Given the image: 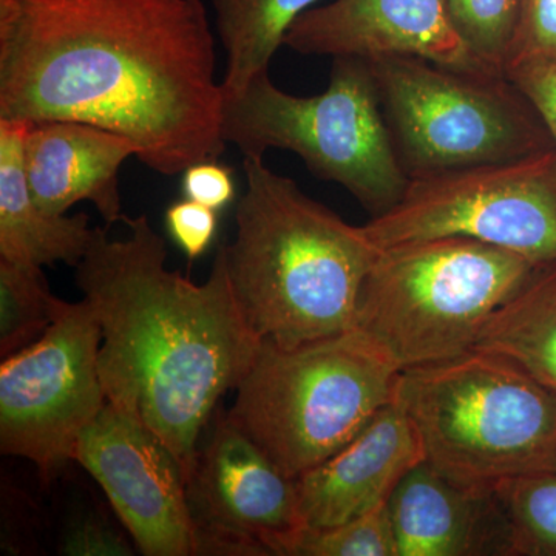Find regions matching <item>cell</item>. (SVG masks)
Returning a JSON list of instances; mask_svg holds the SVG:
<instances>
[{"instance_id": "6da1fadb", "label": "cell", "mask_w": 556, "mask_h": 556, "mask_svg": "<svg viewBox=\"0 0 556 556\" xmlns=\"http://www.w3.org/2000/svg\"><path fill=\"white\" fill-rule=\"evenodd\" d=\"M215 39L201 0H0V121H80L164 177L217 160Z\"/></svg>"}, {"instance_id": "7a4b0ae2", "label": "cell", "mask_w": 556, "mask_h": 556, "mask_svg": "<svg viewBox=\"0 0 556 556\" xmlns=\"http://www.w3.org/2000/svg\"><path fill=\"white\" fill-rule=\"evenodd\" d=\"M123 222V240L97 228L76 283L101 325L108 402L148 426L188 481L219 399L239 387L262 340L237 308L218 254L206 283H193L166 268V240L146 215Z\"/></svg>"}, {"instance_id": "3957f363", "label": "cell", "mask_w": 556, "mask_h": 556, "mask_svg": "<svg viewBox=\"0 0 556 556\" xmlns=\"http://www.w3.org/2000/svg\"><path fill=\"white\" fill-rule=\"evenodd\" d=\"M236 239L217 254L237 308L260 340L294 348L353 328L380 248L265 159L244 156Z\"/></svg>"}, {"instance_id": "277c9868", "label": "cell", "mask_w": 556, "mask_h": 556, "mask_svg": "<svg viewBox=\"0 0 556 556\" xmlns=\"http://www.w3.org/2000/svg\"><path fill=\"white\" fill-rule=\"evenodd\" d=\"M396 396L424 463L457 484L495 492L556 470V393L510 358L473 348L405 369Z\"/></svg>"}, {"instance_id": "5b68a950", "label": "cell", "mask_w": 556, "mask_h": 556, "mask_svg": "<svg viewBox=\"0 0 556 556\" xmlns=\"http://www.w3.org/2000/svg\"><path fill=\"white\" fill-rule=\"evenodd\" d=\"M538 268L466 237L380 248L362 285L353 329L401 372L448 361L477 348L490 318Z\"/></svg>"}, {"instance_id": "8992f818", "label": "cell", "mask_w": 556, "mask_h": 556, "mask_svg": "<svg viewBox=\"0 0 556 556\" xmlns=\"http://www.w3.org/2000/svg\"><path fill=\"white\" fill-rule=\"evenodd\" d=\"M399 376L353 328L294 348L262 340L228 413L281 473L298 479L393 401Z\"/></svg>"}, {"instance_id": "52a82bcc", "label": "cell", "mask_w": 556, "mask_h": 556, "mask_svg": "<svg viewBox=\"0 0 556 556\" xmlns=\"http://www.w3.org/2000/svg\"><path fill=\"white\" fill-rule=\"evenodd\" d=\"M223 138L243 156L289 150L317 178L338 182L371 218L396 206L409 179L388 134L371 65L332 58L327 90L295 97L262 73L239 97L223 101Z\"/></svg>"}, {"instance_id": "ba28073f", "label": "cell", "mask_w": 556, "mask_h": 556, "mask_svg": "<svg viewBox=\"0 0 556 556\" xmlns=\"http://www.w3.org/2000/svg\"><path fill=\"white\" fill-rule=\"evenodd\" d=\"M368 62L408 179L555 149L536 109L507 75L444 67L419 56Z\"/></svg>"}, {"instance_id": "9c48e42d", "label": "cell", "mask_w": 556, "mask_h": 556, "mask_svg": "<svg viewBox=\"0 0 556 556\" xmlns=\"http://www.w3.org/2000/svg\"><path fill=\"white\" fill-rule=\"evenodd\" d=\"M378 248L466 237L536 266L556 263V149L409 179L401 201L364 225Z\"/></svg>"}, {"instance_id": "30bf717a", "label": "cell", "mask_w": 556, "mask_h": 556, "mask_svg": "<svg viewBox=\"0 0 556 556\" xmlns=\"http://www.w3.org/2000/svg\"><path fill=\"white\" fill-rule=\"evenodd\" d=\"M101 325L86 299L60 309L46 334L0 365V452L51 479L75 463L80 434L108 404Z\"/></svg>"}, {"instance_id": "8fae6325", "label": "cell", "mask_w": 556, "mask_h": 556, "mask_svg": "<svg viewBox=\"0 0 556 556\" xmlns=\"http://www.w3.org/2000/svg\"><path fill=\"white\" fill-rule=\"evenodd\" d=\"M188 503L199 555L288 556L306 527L298 481L281 473L223 407L197 448Z\"/></svg>"}, {"instance_id": "7c38bea8", "label": "cell", "mask_w": 556, "mask_h": 556, "mask_svg": "<svg viewBox=\"0 0 556 556\" xmlns=\"http://www.w3.org/2000/svg\"><path fill=\"white\" fill-rule=\"evenodd\" d=\"M75 463L104 490L142 555H199L185 471L137 417L108 402L80 434Z\"/></svg>"}, {"instance_id": "4fadbf2b", "label": "cell", "mask_w": 556, "mask_h": 556, "mask_svg": "<svg viewBox=\"0 0 556 556\" xmlns=\"http://www.w3.org/2000/svg\"><path fill=\"white\" fill-rule=\"evenodd\" d=\"M285 46L306 56H419L444 67L489 72L457 36L445 0H334L305 11Z\"/></svg>"}, {"instance_id": "5bb4252c", "label": "cell", "mask_w": 556, "mask_h": 556, "mask_svg": "<svg viewBox=\"0 0 556 556\" xmlns=\"http://www.w3.org/2000/svg\"><path fill=\"white\" fill-rule=\"evenodd\" d=\"M415 427L397 396L331 457L295 479L306 527H329L388 503L422 463Z\"/></svg>"}, {"instance_id": "9a60e30c", "label": "cell", "mask_w": 556, "mask_h": 556, "mask_svg": "<svg viewBox=\"0 0 556 556\" xmlns=\"http://www.w3.org/2000/svg\"><path fill=\"white\" fill-rule=\"evenodd\" d=\"M139 155L137 142L80 121L28 123L24 166L33 199L50 214L90 201L108 225L124 218L119 170Z\"/></svg>"}, {"instance_id": "2e32d148", "label": "cell", "mask_w": 556, "mask_h": 556, "mask_svg": "<svg viewBox=\"0 0 556 556\" xmlns=\"http://www.w3.org/2000/svg\"><path fill=\"white\" fill-rule=\"evenodd\" d=\"M397 556H507V519L495 492L467 489L427 463L388 500Z\"/></svg>"}, {"instance_id": "e0dca14e", "label": "cell", "mask_w": 556, "mask_h": 556, "mask_svg": "<svg viewBox=\"0 0 556 556\" xmlns=\"http://www.w3.org/2000/svg\"><path fill=\"white\" fill-rule=\"evenodd\" d=\"M28 123L0 121V260L16 265H79L97 228L86 214H50L33 199L24 166Z\"/></svg>"}, {"instance_id": "ac0fdd59", "label": "cell", "mask_w": 556, "mask_h": 556, "mask_svg": "<svg viewBox=\"0 0 556 556\" xmlns=\"http://www.w3.org/2000/svg\"><path fill=\"white\" fill-rule=\"evenodd\" d=\"M477 348L510 358L556 393V263L540 266L496 311Z\"/></svg>"}, {"instance_id": "d6986e66", "label": "cell", "mask_w": 556, "mask_h": 556, "mask_svg": "<svg viewBox=\"0 0 556 556\" xmlns=\"http://www.w3.org/2000/svg\"><path fill=\"white\" fill-rule=\"evenodd\" d=\"M318 0H212L226 51L223 97H239L285 46L292 24Z\"/></svg>"}, {"instance_id": "ffe728a7", "label": "cell", "mask_w": 556, "mask_h": 556, "mask_svg": "<svg viewBox=\"0 0 556 556\" xmlns=\"http://www.w3.org/2000/svg\"><path fill=\"white\" fill-rule=\"evenodd\" d=\"M60 305L42 268L0 260V356L9 357L42 338Z\"/></svg>"}, {"instance_id": "44dd1931", "label": "cell", "mask_w": 556, "mask_h": 556, "mask_svg": "<svg viewBox=\"0 0 556 556\" xmlns=\"http://www.w3.org/2000/svg\"><path fill=\"white\" fill-rule=\"evenodd\" d=\"M495 493L507 519V556H556V470L511 479Z\"/></svg>"}, {"instance_id": "7402d4cb", "label": "cell", "mask_w": 556, "mask_h": 556, "mask_svg": "<svg viewBox=\"0 0 556 556\" xmlns=\"http://www.w3.org/2000/svg\"><path fill=\"white\" fill-rule=\"evenodd\" d=\"M450 22L479 64L506 75L522 0H445Z\"/></svg>"}, {"instance_id": "603a6c76", "label": "cell", "mask_w": 556, "mask_h": 556, "mask_svg": "<svg viewBox=\"0 0 556 556\" xmlns=\"http://www.w3.org/2000/svg\"><path fill=\"white\" fill-rule=\"evenodd\" d=\"M288 556H397L396 533L388 503L329 527H305Z\"/></svg>"}, {"instance_id": "cb8c5ba5", "label": "cell", "mask_w": 556, "mask_h": 556, "mask_svg": "<svg viewBox=\"0 0 556 556\" xmlns=\"http://www.w3.org/2000/svg\"><path fill=\"white\" fill-rule=\"evenodd\" d=\"M556 61V0H522L506 75L527 65Z\"/></svg>"}, {"instance_id": "d4e9b609", "label": "cell", "mask_w": 556, "mask_h": 556, "mask_svg": "<svg viewBox=\"0 0 556 556\" xmlns=\"http://www.w3.org/2000/svg\"><path fill=\"white\" fill-rule=\"evenodd\" d=\"M166 228L170 239L193 262L217 236L218 211L188 199L177 201L166 211Z\"/></svg>"}, {"instance_id": "484cf974", "label": "cell", "mask_w": 556, "mask_h": 556, "mask_svg": "<svg viewBox=\"0 0 556 556\" xmlns=\"http://www.w3.org/2000/svg\"><path fill=\"white\" fill-rule=\"evenodd\" d=\"M181 189L185 199L222 211L236 199L232 170L217 160L200 161L182 172Z\"/></svg>"}, {"instance_id": "4316f807", "label": "cell", "mask_w": 556, "mask_h": 556, "mask_svg": "<svg viewBox=\"0 0 556 556\" xmlns=\"http://www.w3.org/2000/svg\"><path fill=\"white\" fill-rule=\"evenodd\" d=\"M62 555L70 556H129L134 555L126 538L100 518H84L65 533Z\"/></svg>"}, {"instance_id": "83f0119b", "label": "cell", "mask_w": 556, "mask_h": 556, "mask_svg": "<svg viewBox=\"0 0 556 556\" xmlns=\"http://www.w3.org/2000/svg\"><path fill=\"white\" fill-rule=\"evenodd\" d=\"M507 76L532 102L554 139L556 149V61L527 65L514 70Z\"/></svg>"}]
</instances>
